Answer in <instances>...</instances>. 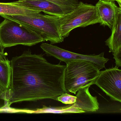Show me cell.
I'll return each instance as SVG.
<instances>
[{"mask_svg":"<svg viewBox=\"0 0 121 121\" xmlns=\"http://www.w3.org/2000/svg\"><path fill=\"white\" fill-rule=\"evenodd\" d=\"M11 85L7 107L15 103L44 99L57 100L67 93L64 83L66 65L49 63L42 54H33L29 49L10 61Z\"/></svg>","mask_w":121,"mask_h":121,"instance_id":"obj_1","label":"cell"},{"mask_svg":"<svg viewBox=\"0 0 121 121\" xmlns=\"http://www.w3.org/2000/svg\"><path fill=\"white\" fill-rule=\"evenodd\" d=\"M64 83L67 92L76 94L82 88L95 84L100 70L92 62L77 60L66 63Z\"/></svg>","mask_w":121,"mask_h":121,"instance_id":"obj_2","label":"cell"},{"mask_svg":"<svg viewBox=\"0 0 121 121\" xmlns=\"http://www.w3.org/2000/svg\"><path fill=\"white\" fill-rule=\"evenodd\" d=\"M4 19L12 20L35 31L42 36L44 41L51 44L63 42L57 16L39 13L34 16L24 15H1Z\"/></svg>","mask_w":121,"mask_h":121,"instance_id":"obj_3","label":"cell"},{"mask_svg":"<svg viewBox=\"0 0 121 121\" xmlns=\"http://www.w3.org/2000/svg\"><path fill=\"white\" fill-rule=\"evenodd\" d=\"M43 41L39 34L14 20L5 18L0 23V42L4 48L18 45L31 46Z\"/></svg>","mask_w":121,"mask_h":121,"instance_id":"obj_4","label":"cell"},{"mask_svg":"<svg viewBox=\"0 0 121 121\" xmlns=\"http://www.w3.org/2000/svg\"><path fill=\"white\" fill-rule=\"evenodd\" d=\"M57 19L61 34L64 39L76 28L100 22L95 6L82 2H80L71 12L58 17Z\"/></svg>","mask_w":121,"mask_h":121,"instance_id":"obj_5","label":"cell"},{"mask_svg":"<svg viewBox=\"0 0 121 121\" xmlns=\"http://www.w3.org/2000/svg\"><path fill=\"white\" fill-rule=\"evenodd\" d=\"M40 47L48 56H53L60 61L66 63L77 60L88 61L94 64L99 70L105 68V64L109 60L104 57V52L99 55H83L69 51L47 43L42 44Z\"/></svg>","mask_w":121,"mask_h":121,"instance_id":"obj_6","label":"cell"},{"mask_svg":"<svg viewBox=\"0 0 121 121\" xmlns=\"http://www.w3.org/2000/svg\"><path fill=\"white\" fill-rule=\"evenodd\" d=\"M115 67L100 71L95 84L111 99L121 102V70Z\"/></svg>","mask_w":121,"mask_h":121,"instance_id":"obj_7","label":"cell"},{"mask_svg":"<svg viewBox=\"0 0 121 121\" xmlns=\"http://www.w3.org/2000/svg\"><path fill=\"white\" fill-rule=\"evenodd\" d=\"M10 3L12 4L38 10L47 14L57 17L66 14L73 9L57 5L47 0H18Z\"/></svg>","mask_w":121,"mask_h":121,"instance_id":"obj_8","label":"cell"},{"mask_svg":"<svg viewBox=\"0 0 121 121\" xmlns=\"http://www.w3.org/2000/svg\"><path fill=\"white\" fill-rule=\"evenodd\" d=\"M111 36L105 41L109 47V52L112 53L116 67L121 66V8L117 7Z\"/></svg>","mask_w":121,"mask_h":121,"instance_id":"obj_9","label":"cell"},{"mask_svg":"<svg viewBox=\"0 0 121 121\" xmlns=\"http://www.w3.org/2000/svg\"><path fill=\"white\" fill-rule=\"evenodd\" d=\"M89 87L82 88L77 92L76 101L72 105L81 113L97 112L99 109L97 97L91 95L89 92Z\"/></svg>","mask_w":121,"mask_h":121,"instance_id":"obj_10","label":"cell"},{"mask_svg":"<svg viewBox=\"0 0 121 121\" xmlns=\"http://www.w3.org/2000/svg\"><path fill=\"white\" fill-rule=\"evenodd\" d=\"M99 17L100 25L112 29L114 21L117 6L113 1L99 0L95 5Z\"/></svg>","mask_w":121,"mask_h":121,"instance_id":"obj_11","label":"cell"},{"mask_svg":"<svg viewBox=\"0 0 121 121\" xmlns=\"http://www.w3.org/2000/svg\"><path fill=\"white\" fill-rule=\"evenodd\" d=\"M12 68L10 61L7 59L0 61V92L7 105V99L11 85Z\"/></svg>","mask_w":121,"mask_h":121,"instance_id":"obj_12","label":"cell"},{"mask_svg":"<svg viewBox=\"0 0 121 121\" xmlns=\"http://www.w3.org/2000/svg\"><path fill=\"white\" fill-rule=\"evenodd\" d=\"M40 11L12 4L10 3H0V15H24L34 16Z\"/></svg>","mask_w":121,"mask_h":121,"instance_id":"obj_13","label":"cell"},{"mask_svg":"<svg viewBox=\"0 0 121 121\" xmlns=\"http://www.w3.org/2000/svg\"><path fill=\"white\" fill-rule=\"evenodd\" d=\"M66 8L74 9L79 4L78 0H47Z\"/></svg>","mask_w":121,"mask_h":121,"instance_id":"obj_14","label":"cell"},{"mask_svg":"<svg viewBox=\"0 0 121 121\" xmlns=\"http://www.w3.org/2000/svg\"><path fill=\"white\" fill-rule=\"evenodd\" d=\"M76 97L68 94L64 93L57 98V100L65 104H74L76 101Z\"/></svg>","mask_w":121,"mask_h":121,"instance_id":"obj_15","label":"cell"},{"mask_svg":"<svg viewBox=\"0 0 121 121\" xmlns=\"http://www.w3.org/2000/svg\"><path fill=\"white\" fill-rule=\"evenodd\" d=\"M7 107V102L0 92V111Z\"/></svg>","mask_w":121,"mask_h":121,"instance_id":"obj_16","label":"cell"},{"mask_svg":"<svg viewBox=\"0 0 121 121\" xmlns=\"http://www.w3.org/2000/svg\"><path fill=\"white\" fill-rule=\"evenodd\" d=\"M4 50V48L2 46L0 42V54L2 55L3 56H4V57H5V55Z\"/></svg>","mask_w":121,"mask_h":121,"instance_id":"obj_17","label":"cell"},{"mask_svg":"<svg viewBox=\"0 0 121 121\" xmlns=\"http://www.w3.org/2000/svg\"><path fill=\"white\" fill-rule=\"evenodd\" d=\"M109 0L112 1H116L119 4V7L121 8V0Z\"/></svg>","mask_w":121,"mask_h":121,"instance_id":"obj_18","label":"cell"},{"mask_svg":"<svg viewBox=\"0 0 121 121\" xmlns=\"http://www.w3.org/2000/svg\"><path fill=\"white\" fill-rule=\"evenodd\" d=\"M5 58H6V57H4L0 54V61L2 60Z\"/></svg>","mask_w":121,"mask_h":121,"instance_id":"obj_19","label":"cell"}]
</instances>
